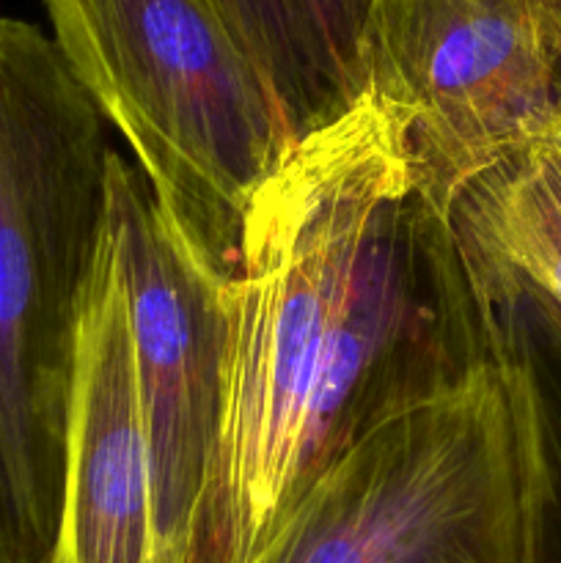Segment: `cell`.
Instances as JSON below:
<instances>
[{
  "instance_id": "1",
  "label": "cell",
  "mask_w": 561,
  "mask_h": 563,
  "mask_svg": "<svg viewBox=\"0 0 561 563\" xmlns=\"http://www.w3.org/2000/svg\"><path fill=\"white\" fill-rule=\"evenodd\" d=\"M407 168L399 121L366 97L295 143L253 196L240 267L223 289L226 410L209 563H256L300 500L308 418L363 242Z\"/></svg>"
},
{
  "instance_id": "2",
  "label": "cell",
  "mask_w": 561,
  "mask_h": 563,
  "mask_svg": "<svg viewBox=\"0 0 561 563\" xmlns=\"http://www.w3.org/2000/svg\"><path fill=\"white\" fill-rule=\"evenodd\" d=\"M105 115L36 25L0 16V563H55Z\"/></svg>"
},
{
  "instance_id": "3",
  "label": "cell",
  "mask_w": 561,
  "mask_h": 563,
  "mask_svg": "<svg viewBox=\"0 0 561 563\" xmlns=\"http://www.w3.org/2000/svg\"><path fill=\"white\" fill-rule=\"evenodd\" d=\"M493 324V361L341 454L256 563H542L553 423L520 335Z\"/></svg>"
},
{
  "instance_id": "4",
  "label": "cell",
  "mask_w": 561,
  "mask_h": 563,
  "mask_svg": "<svg viewBox=\"0 0 561 563\" xmlns=\"http://www.w3.org/2000/svg\"><path fill=\"white\" fill-rule=\"evenodd\" d=\"M53 42L124 135L182 247L220 284L292 152L262 75L207 0H44Z\"/></svg>"
},
{
  "instance_id": "5",
  "label": "cell",
  "mask_w": 561,
  "mask_h": 563,
  "mask_svg": "<svg viewBox=\"0 0 561 563\" xmlns=\"http://www.w3.org/2000/svg\"><path fill=\"white\" fill-rule=\"evenodd\" d=\"M369 66L418 190L451 218L484 176L561 137L556 0H380Z\"/></svg>"
},
{
  "instance_id": "6",
  "label": "cell",
  "mask_w": 561,
  "mask_h": 563,
  "mask_svg": "<svg viewBox=\"0 0 561 563\" xmlns=\"http://www.w3.org/2000/svg\"><path fill=\"white\" fill-rule=\"evenodd\" d=\"M108 234L135 344L157 563H209L226 410V286L182 247L146 176L119 152L108 174Z\"/></svg>"
},
{
  "instance_id": "7",
  "label": "cell",
  "mask_w": 561,
  "mask_h": 563,
  "mask_svg": "<svg viewBox=\"0 0 561 563\" xmlns=\"http://www.w3.org/2000/svg\"><path fill=\"white\" fill-rule=\"evenodd\" d=\"M55 563H157L135 344L108 218L80 322Z\"/></svg>"
},
{
  "instance_id": "8",
  "label": "cell",
  "mask_w": 561,
  "mask_h": 563,
  "mask_svg": "<svg viewBox=\"0 0 561 563\" xmlns=\"http://www.w3.org/2000/svg\"><path fill=\"white\" fill-rule=\"evenodd\" d=\"M273 93L292 143L369 97L380 0H207Z\"/></svg>"
},
{
  "instance_id": "9",
  "label": "cell",
  "mask_w": 561,
  "mask_h": 563,
  "mask_svg": "<svg viewBox=\"0 0 561 563\" xmlns=\"http://www.w3.org/2000/svg\"><path fill=\"white\" fill-rule=\"evenodd\" d=\"M454 220L479 264L561 311V137L484 176Z\"/></svg>"
},
{
  "instance_id": "10",
  "label": "cell",
  "mask_w": 561,
  "mask_h": 563,
  "mask_svg": "<svg viewBox=\"0 0 561 563\" xmlns=\"http://www.w3.org/2000/svg\"><path fill=\"white\" fill-rule=\"evenodd\" d=\"M542 563H561V542H553V539L544 537Z\"/></svg>"
},
{
  "instance_id": "11",
  "label": "cell",
  "mask_w": 561,
  "mask_h": 563,
  "mask_svg": "<svg viewBox=\"0 0 561 563\" xmlns=\"http://www.w3.org/2000/svg\"><path fill=\"white\" fill-rule=\"evenodd\" d=\"M556 25H559V44H561V0H556Z\"/></svg>"
}]
</instances>
